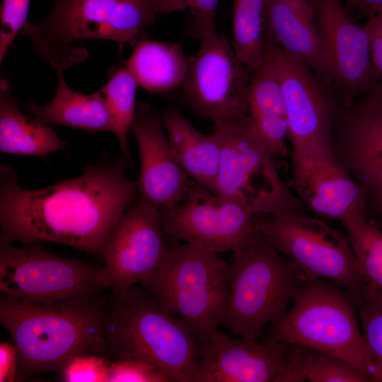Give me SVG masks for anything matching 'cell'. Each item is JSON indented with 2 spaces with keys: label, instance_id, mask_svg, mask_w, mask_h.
<instances>
[{
  "label": "cell",
  "instance_id": "25",
  "mask_svg": "<svg viewBox=\"0 0 382 382\" xmlns=\"http://www.w3.org/2000/svg\"><path fill=\"white\" fill-rule=\"evenodd\" d=\"M188 66L180 44L152 40L139 42L126 64L137 84L153 93L182 86Z\"/></svg>",
  "mask_w": 382,
  "mask_h": 382
},
{
  "label": "cell",
  "instance_id": "16",
  "mask_svg": "<svg viewBox=\"0 0 382 382\" xmlns=\"http://www.w3.org/2000/svg\"><path fill=\"white\" fill-rule=\"evenodd\" d=\"M288 347L272 340L231 338L218 330L202 345L190 382L274 381L284 367Z\"/></svg>",
  "mask_w": 382,
  "mask_h": 382
},
{
  "label": "cell",
  "instance_id": "33",
  "mask_svg": "<svg viewBox=\"0 0 382 382\" xmlns=\"http://www.w3.org/2000/svg\"><path fill=\"white\" fill-rule=\"evenodd\" d=\"M30 0H4L1 7L0 63L27 23Z\"/></svg>",
  "mask_w": 382,
  "mask_h": 382
},
{
  "label": "cell",
  "instance_id": "5",
  "mask_svg": "<svg viewBox=\"0 0 382 382\" xmlns=\"http://www.w3.org/2000/svg\"><path fill=\"white\" fill-rule=\"evenodd\" d=\"M307 279L260 233L253 245L233 254L221 325L235 336L257 340L266 325L285 316Z\"/></svg>",
  "mask_w": 382,
  "mask_h": 382
},
{
  "label": "cell",
  "instance_id": "11",
  "mask_svg": "<svg viewBox=\"0 0 382 382\" xmlns=\"http://www.w3.org/2000/svg\"><path fill=\"white\" fill-rule=\"evenodd\" d=\"M100 270L54 255L36 243L0 246V291L26 302L94 296L103 289Z\"/></svg>",
  "mask_w": 382,
  "mask_h": 382
},
{
  "label": "cell",
  "instance_id": "37",
  "mask_svg": "<svg viewBox=\"0 0 382 382\" xmlns=\"http://www.w3.org/2000/svg\"><path fill=\"white\" fill-rule=\"evenodd\" d=\"M367 33L369 36L370 57L372 67L376 77L382 82V37L368 31Z\"/></svg>",
  "mask_w": 382,
  "mask_h": 382
},
{
  "label": "cell",
  "instance_id": "13",
  "mask_svg": "<svg viewBox=\"0 0 382 382\" xmlns=\"http://www.w3.org/2000/svg\"><path fill=\"white\" fill-rule=\"evenodd\" d=\"M185 202L159 207L164 234L215 253H239L260 236L253 214L194 180H190Z\"/></svg>",
  "mask_w": 382,
  "mask_h": 382
},
{
  "label": "cell",
  "instance_id": "1",
  "mask_svg": "<svg viewBox=\"0 0 382 382\" xmlns=\"http://www.w3.org/2000/svg\"><path fill=\"white\" fill-rule=\"evenodd\" d=\"M136 183L121 166L87 167L79 177L42 190L22 188L1 168L0 246L51 242L103 255L115 226L132 204Z\"/></svg>",
  "mask_w": 382,
  "mask_h": 382
},
{
  "label": "cell",
  "instance_id": "34",
  "mask_svg": "<svg viewBox=\"0 0 382 382\" xmlns=\"http://www.w3.org/2000/svg\"><path fill=\"white\" fill-rule=\"evenodd\" d=\"M110 382H170V380L148 363L125 358L111 361Z\"/></svg>",
  "mask_w": 382,
  "mask_h": 382
},
{
  "label": "cell",
  "instance_id": "32",
  "mask_svg": "<svg viewBox=\"0 0 382 382\" xmlns=\"http://www.w3.org/2000/svg\"><path fill=\"white\" fill-rule=\"evenodd\" d=\"M110 363L97 354H79L60 370L61 378L66 382H110Z\"/></svg>",
  "mask_w": 382,
  "mask_h": 382
},
{
  "label": "cell",
  "instance_id": "38",
  "mask_svg": "<svg viewBox=\"0 0 382 382\" xmlns=\"http://www.w3.org/2000/svg\"><path fill=\"white\" fill-rule=\"evenodd\" d=\"M189 0H151L155 12L171 13L174 11H187V3Z\"/></svg>",
  "mask_w": 382,
  "mask_h": 382
},
{
  "label": "cell",
  "instance_id": "12",
  "mask_svg": "<svg viewBox=\"0 0 382 382\" xmlns=\"http://www.w3.org/2000/svg\"><path fill=\"white\" fill-rule=\"evenodd\" d=\"M199 40L200 47L189 62L182 85L185 98L214 126L243 123L246 116L250 70L223 35L210 30Z\"/></svg>",
  "mask_w": 382,
  "mask_h": 382
},
{
  "label": "cell",
  "instance_id": "23",
  "mask_svg": "<svg viewBox=\"0 0 382 382\" xmlns=\"http://www.w3.org/2000/svg\"><path fill=\"white\" fill-rule=\"evenodd\" d=\"M57 71L58 83L53 100L44 106L30 103L28 110L45 124L115 134L113 120L103 91L90 95L78 93L66 84L62 71Z\"/></svg>",
  "mask_w": 382,
  "mask_h": 382
},
{
  "label": "cell",
  "instance_id": "35",
  "mask_svg": "<svg viewBox=\"0 0 382 382\" xmlns=\"http://www.w3.org/2000/svg\"><path fill=\"white\" fill-rule=\"evenodd\" d=\"M219 0H189L187 11L192 16V35L199 39L204 33L215 30V12Z\"/></svg>",
  "mask_w": 382,
  "mask_h": 382
},
{
  "label": "cell",
  "instance_id": "4",
  "mask_svg": "<svg viewBox=\"0 0 382 382\" xmlns=\"http://www.w3.org/2000/svg\"><path fill=\"white\" fill-rule=\"evenodd\" d=\"M151 0H55L47 19L27 22L21 30L36 52L57 71L85 60L86 50L74 43L108 40L122 47L133 44L156 18Z\"/></svg>",
  "mask_w": 382,
  "mask_h": 382
},
{
  "label": "cell",
  "instance_id": "41",
  "mask_svg": "<svg viewBox=\"0 0 382 382\" xmlns=\"http://www.w3.org/2000/svg\"><path fill=\"white\" fill-rule=\"evenodd\" d=\"M377 226L382 229V219L381 220H372Z\"/></svg>",
  "mask_w": 382,
  "mask_h": 382
},
{
  "label": "cell",
  "instance_id": "10",
  "mask_svg": "<svg viewBox=\"0 0 382 382\" xmlns=\"http://www.w3.org/2000/svg\"><path fill=\"white\" fill-rule=\"evenodd\" d=\"M262 54L284 94L293 165L335 158L332 136L339 104L330 86L303 61L265 39Z\"/></svg>",
  "mask_w": 382,
  "mask_h": 382
},
{
  "label": "cell",
  "instance_id": "3",
  "mask_svg": "<svg viewBox=\"0 0 382 382\" xmlns=\"http://www.w3.org/2000/svg\"><path fill=\"white\" fill-rule=\"evenodd\" d=\"M173 314L146 288L113 294L104 320L110 356L148 363L170 382H190L202 345L192 328Z\"/></svg>",
  "mask_w": 382,
  "mask_h": 382
},
{
  "label": "cell",
  "instance_id": "19",
  "mask_svg": "<svg viewBox=\"0 0 382 382\" xmlns=\"http://www.w3.org/2000/svg\"><path fill=\"white\" fill-rule=\"evenodd\" d=\"M263 39L301 59L332 86V71L306 0H264Z\"/></svg>",
  "mask_w": 382,
  "mask_h": 382
},
{
  "label": "cell",
  "instance_id": "2",
  "mask_svg": "<svg viewBox=\"0 0 382 382\" xmlns=\"http://www.w3.org/2000/svg\"><path fill=\"white\" fill-rule=\"evenodd\" d=\"M105 308L96 296L40 303L2 294L0 322L18 350V376L60 371L79 354L108 359Z\"/></svg>",
  "mask_w": 382,
  "mask_h": 382
},
{
  "label": "cell",
  "instance_id": "28",
  "mask_svg": "<svg viewBox=\"0 0 382 382\" xmlns=\"http://www.w3.org/2000/svg\"><path fill=\"white\" fill-rule=\"evenodd\" d=\"M264 0H233V48L253 72L262 61Z\"/></svg>",
  "mask_w": 382,
  "mask_h": 382
},
{
  "label": "cell",
  "instance_id": "22",
  "mask_svg": "<svg viewBox=\"0 0 382 382\" xmlns=\"http://www.w3.org/2000/svg\"><path fill=\"white\" fill-rule=\"evenodd\" d=\"M173 158L194 181L214 192L221 163V146L214 134L197 130L178 111L163 115Z\"/></svg>",
  "mask_w": 382,
  "mask_h": 382
},
{
  "label": "cell",
  "instance_id": "39",
  "mask_svg": "<svg viewBox=\"0 0 382 382\" xmlns=\"http://www.w3.org/2000/svg\"><path fill=\"white\" fill-rule=\"evenodd\" d=\"M348 4L369 17L382 8V0H348Z\"/></svg>",
  "mask_w": 382,
  "mask_h": 382
},
{
  "label": "cell",
  "instance_id": "27",
  "mask_svg": "<svg viewBox=\"0 0 382 382\" xmlns=\"http://www.w3.org/2000/svg\"><path fill=\"white\" fill-rule=\"evenodd\" d=\"M341 223L361 277L366 284L382 289V229L364 214L349 216Z\"/></svg>",
  "mask_w": 382,
  "mask_h": 382
},
{
  "label": "cell",
  "instance_id": "30",
  "mask_svg": "<svg viewBox=\"0 0 382 382\" xmlns=\"http://www.w3.org/2000/svg\"><path fill=\"white\" fill-rule=\"evenodd\" d=\"M358 313L366 347L382 375V289L367 284Z\"/></svg>",
  "mask_w": 382,
  "mask_h": 382
},
{
  "label": "cell",
  "instance_id": "15",
  "mask_svg": "<svg viewBox=\"0 0 382 382\" xmlns=\"http://www.w3.org/2000/svg\"><path fill=\"white\" fill-rule=\"evenodd\" d=\"M332 71V86L340 102L352 105L361 96L382 91L370 57L364 26L350 19L340 0H306Z\"/></svg>",
  "mask_w": 382,
  "mask_h": 382
},
{
  "label": "cell",
  "instance_id": "7",
  "mask_svg": "<svg viewBox=\"0 0 382 382\" xmlns=\"http://www.w3.org/2000/svg\"><path fill=\"white\" fill-rule=\"evenodd\" d=\"M228 268L217 253L188 243L178 244L167 248L158 268L141 284L164 309L186 322L203 345L219 330Z\"/></svg>",
  "mask_w": 382,
  "mask_h": 382
},
{
  "label": "cell",
  "instance_id": "31",
  "mask_svg": "<svg viewBox=\"0 0 382 382\" xmlns=\"http://www.w3.org/2000/svg\"><path fill=\"white\" fill-rule=\"evenodd\" d=\"M340 163L367 192L369 213L382 219V159L354 157L344 159Z\"/></svg>",
  "mask_w": 382,
  "mask_h": 382
},
{
  "label": "cell",
  "instance_id": "21",
  "mask_svg": "<svg viewBox=\"0 0 382 382\" xmlns=\"http://www.w3.org/2000/svg\"><path fill=\"white\" fill-rule=\"evenodd\" d=\"M332 147L339 160L354 157L382 159V92L364 96L349 106L340 103Z\"/></svg>",
  "mask_w": 382,
  "mask_h": 382
},
{
  "label": "cell",
  "instance_id": "42",
  "mask_svg": "<svg viewBox=\"0 0 382 382\" xmlns=\"http://www.w3.org/2000/svg\"><path fill=\"white\" fill-rule=\"evenodd\" d=\"M379 11H382V8H381ZM379 11H378V12H379Z\"/></svg>",
  "mask_w": 382,
  "mask_h": 382
},
{
  "label": "cell",
  "instance_id": "40",
  "mask_svg": "<svg viewBox=\"0 0 382 382\" xmlns=\"http://www.w3.org/2000/svg\"><path fill=\"white\" fill-rule=\"evenodd\" d=\"M364 27L368 32L382 37V11L369 16Z\"/></svg>",
  "mask_w": 382,
  "mask_h": 382
},
{
  "label": "cell",
  "instance_id": "8",
  "mask_svg": "<svg viewBox=\"0 0 382 382\" xmlns=\"http://www.w3.org/2000/svg\"><path fill=\"white\" fill-rule=\"evenodd\" d=\"M252 221L256 229L308 279H324L340 286L359 306L367 284L358 270L348 236L304 214H255Z\"/></svg>",
  "mask_w": 382,
  "mask_h": 382
},
{
  "label": "cell",
  "instance_id": "18",
  "mask_svg": "<svg viewBox=\"0 0 382 382\" xmlns=\"http://www.w3.org/2000/svg\"><path fill=\"white\" fill-rule=\"evenodd\" d=\"M310 211L340 221L354 214L369 216L367 192L337 158L293 165L287 184Z\"/></svg>",
  "mask_w": 382,
  "mask_h": 382
},
{
  "label": "cell",
  "instance_id": "6",
  "mask_svg": "<svg viewBox=\"0 0 382 382\" xmlns=\"http://www.w3.org/2000/svg\"><path fill=\"white\" fill-rule=\"evenodd\" d=\"M358 315L357 303L344 289L327 280L307 279L292 307L270 325L266 340L328 352L371 381L382 382L364 342Z\"/></svg>",
  "mask_w": 382,
  "mask_h": 382
},
{
  "label": "cell",
  "instance_id": "26",
  "mask_svg": "<svg viewBox=\"0 0 382 382\" xmlns=\"http://www.w3.org/2000/svg\"><path fill=\"white\" fill-rule=\"evenodd\" d=\"M303 381H371L357 367L335 355L306 346L289 345L284 367L274 382Z\"/></svg>",
  "mask_w": 382,
  "mask_h": 382
},
{
  "label": "cell",
  "instance_id": "9",
  "mask_svg": "<svg viewBox=\"0 0 382 382\" xmlns=\"http://www.w3.org/2000/svg\"><path fill=\"white\" fill-rule=\"evenodd\" d=\"M221 146L214 192L252 214H304V206L280 178L274 158L242 123L214 126Z\"/></svg>",
  "mask_w": 382,
  "mask_h": 382
},
{
  "label": "cell",
  "instance_id": "24",
  "mask_svg": "<svg viewBox=\"0 0 382 382\" xmlns=\"http://www.w3.org/2000/svg\"><path fill=\"white\" fill-rule=\"evenodd\" d=\"M54 130L36 118L21 113L9 82L0 83V150L16 155L42 156L64 148Z\"/></svg>",
  "mask_w": 382,
  "mask_h": 382
},
{
  "label": "cell",
  "instance_id": "29",
  "mask_svg": "<svg viewBox=\"0 0 382 382\" xmlns=\"http://www.w3.org/2000/svg\"><path fill=\"white\" fill-rule=\"evenodd\" d=\"M137 86V82L125 66L112 71L110 80L101 89L112 115L121 153L129 163L128 134L135 113Z\"/></svg>",
  "mask_w": 382,
  "mask_h": 382
},
{
  "label": "cell",
  "instance_id": "36",
  "mask_svg": "<svg viewBox=\"0 0 382 382\" xmlns=\"http://www.w3.org/2000/svg\"><path fill=\"white\" fill-rule=\"evenodd\" d=\"M18 353L14 343L1 342L0 345V381L12 382L18 376Z\"/></svg>",
  "mask_w": 382,
  "mask_h": 382
},
{
  "label": "cell",
  "instance_id": "20",
  "mask_svg": "<svg viewBox=\"0 0 382 382\" xmlns=\"http://www.w3.org/2000/svg\"><path fill=\"white\" fill-rule=\"evenodd\" d=\"M250 136L274 158L288 155L286 103L277 74L263 56L248 88L247 112L243 123Z\"/></svg>",
  "mask_w": 382,
  "mask_h": 382
},
{
  "label": "cell",
  "instance_id": "14",
  "mask_svg": "<svg viewBox=\"0 0 382 382\" xmlns=\"http://www.w3.org/2000/svg\"><path fill=\"white\" fill-rule=\"evenodd\" d=\"M159 207L146 199L126 212L105 243L100 272L103 289L123 293L142 283L160 266L167 248Z\"/></svg>",
  "mask_w": 382,
  "mask_h": 382
},
{
  "label": "cell",
  "instance_id": "17",
  "mask_svg": "<svg viewBox=\"0 0 382 382\" xmlns=\"http://www.w3.org/2000/svg\"><path fill=\"white\" fill-rule=\"evenodd\" d=\"M132 129L139 149L141 168L137 185L141 199L171 208L185 197L188 175L171 153L161 120L144 103L136 105Z\"/></svg>",
  "mask_w": 382,
  "mask_h": 382
}]
</instances>
